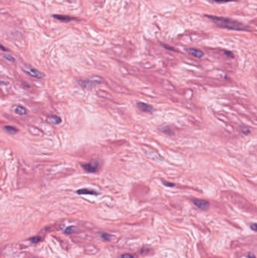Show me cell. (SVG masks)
I'll return each instance as SVG.
<instances>
[{
  "instance_id": "4fadbf2b",
  "label": "cell",
  "mask_w": 257,
  "mask_h": 258,
  "mask_svg": "<svg viewBox=\"0 0 257 258\" xmlns=\"http://www.w3.org/2000/svg\"><path fill=\"white\" fill-rule=\"evenodd\" d=\"M159 130L161 131H162L163 133L166 134L168 135L174 134V132H173V130H172L170 127H168V126H162V127H160Z\"/></svg>"
},
{
  "instance_id": "8992f818",
  "label": "cell",
  "mask_w": 257,
  "mask_h": 258,
  "mask_svg": "<svg viewBox=\"0 0 257 258\" xmlns=\"http://www.w3.org/2000/svg\"><path fill=\"white\" fill-rule=\"evenodd\" d=\"M136 106L138 108L140 111L144 112V113H152L154 109L152 107V106L149 105V104H147L146 103H143V102H138L136 104Z\"/></svg>"
},
{
  "instance_id": "7a4b0ae2",
  "label": "cell",
  "mask_w": 257,
  "mask_h": 258,
  "mask_svg": "<svg viewBox=\"0 0 257 258\" xmlns=\"http://www.w3.org/2000/svg\"><path fill=\"white\" fill-rule=\"evenodd\" d=\"M82 167L85 171L88 172V173H96L99 171L100 168V164L98 161L93 160L88 163L82 164Z\"/></svg>"
},
{
  "instance_id": "9a60e30c",
  "label": "cell",
  "mask_w": 257,
  "mask_h": 258,
  "mask_svg": "<svg viewBox=\"0 0 257 258\" xmlns=\"http://www.w3.org/2000/svg\"><path fill=\"white\" fill-rule=\"evenodd\" d=\"M101 238L103 239V240L109 241L111 240L112 237L109 234H107V233H103V234L101 235Z\"/></svg>"
},
{
  "instance_id": "d6986e66",
  "label": "cell",
  "mask_w": 257,
  "mask_h": 258,
  "mask_svg": "<svg viewBox=\"0 0 257 258\" xmlns=\"http://www.w3.org/2000/svg\"><path fill=\"white\" fill-rule=\"evenodd\" d=\"M162 183H163L164 185L166 186H169V187H173V186H175V184H173V183H170V182H165V181H163Z\"/></svg>"
},
{
  "instance_id": "3957f363",
  "label": "cell",
  "mask_w": 257,
  "mask_h": 258,
  "mask_svg": "<svg viewBox=\"0 0 257 258\" xmlns=\"http://www.w3.org/2000/svg\"><path fill=\"white\" fill-rule=\"evenodd\" d=\"M23 70L26 73H27L29 76L33 77L35 78H42L45 77V74L41 72L40 71L37 70L36 69L33 68V67H29V68H24Z\"/></svg>"
},
{
  "instance_id": "d4e9b609",
  "label": "cell",
  "mask_w": 257,
  "mask_h": 258,
  "mask_svg": "<svg viewBox=\"0 0 257 258\" xmlns=\"http://www.w3.org/2000/svg\"><path fill=\"white\" fill-rule=\"evenodd\" d=\"M248 257H249V258H256V257H255V255H254V254H248Z\"/></svg>"
},
{
  "instance_id": "6da1fadb",
  "label": "cell",
  "mask_w": 257,
  "mask_h": 258,
  "mask_svg": "<svg viewBox=\"0 0 257 258\" xmlns=\"http://www.w3.org/2000/svg\"><path fill=\"white\" fill-rule=\"evenodd\" d=\"M205 16L220 28L230 29V30H238V31H250L251 30L248 26L243 25L241 23L236 21L231 18L218 17V16L214 15Z\"/></svg>"
},
{
  "instance_id": "52a82bcc",
  "label": "cell",
  "mask_w": 257,
  "mask_h": 258,
  "mask_svg": "<svg viewBox=\"0 0 257 258\" xmlns=\"http://www.w3.org/2000/svg\"><path fill=\"white\" fill-rule=\"evenodd\" d=\"M186 51L188 54L192 55L195 57L197 58H201V57L204 56V52L201 51V50L196 48H186Z\"/></svg>"
},
{
  "instance_id": "30bf717a",
  "label": "cell",
  "mask_w": 257,
  "mask_h": 258,
  "mask_svg": "<svg viewBox=\"0 0 257 258\" xmlns=\"http://www.w3.org/2000/svg\"><path fill=\"white\" fill-rule=\"evenodd\" d=\"M48 121L52 125H60L62 122V119H61V118H60L57 115H53L48 118Z\"/></svg>"
},
{
  "instance_id": "9c48e42d",
  "label": "cell",
  "mask_w": 257,
  "mask_h": 258,
  "mask_svg": "<svg viewBox=\"0 0 257 258\" xmlns=\"http://www.w3.org/2000/svg\"><path fill=\"white\" fill-rule=\"evenodd\" d=\"M53 17L57 20H59L62 22H69L70 20L74 19V18L72 17H70V16L67 15H63V14H54Z\"/></svg>"
},
{
  "instance_id": "ffe728a7",
  "label": "cell",
  "mask_w": 257,
  "mask_h": 258,
  "mask_svg": "<svg viewBox=\"0 0 257 258\" xmlns=\"http://www.w3.org/2000/svg\"><path fill=\"white\" fill-rule=\"evenodd\" d=\"M74 229H75V227H68V228H66V229L65 230V232H66V233H69V234H70V233H72L74 232Z\"/></svg>"
},
{
  "instance_id": "7402d4cb",
  "label": "cell",
  "mask_w": 257,
  "mask_h": 258,
  "mask_svg": "<svg viewBox=\"0 0 257 258\" xmlns=\"http://www.w3.org/2000/svg\"><path fill=\"white\" fill-rule=\"evenodd\" d=\"M247 128H247V127H243V128L241 129V131L243 132V134H248L250 132V130H247Z\"/></svg>"
},
{
  "instance_id": "8fae6325",
  "label": "cell",
  "mask_w": 257,
  "mask_h": 258,
  "mask_svg": "<svg viewBox=\"0 0 257 258\" xmlns=\"http://www.w3.org/2000/svg\"><path fill=\"white\" fill-rule=\"evenodd\" d=\"M14 112H15L16 114H18L19 115H25L27 113V111L26 110V108H24L22 106H17L14 109Z\"/></svg>"
},
{
  "instance_id": "44dd1931",
  "label": "cell",
  "mask_w": 257,
  "mask_h": 258,
  "mask_svg": "<svg viewBox=\"0 0 257 258\" xmlns=\"http://www.w3.org/2000/svg\"><path fill=\"white\" fill-rule=\"evenodd\" d=\"M225 55H226V56H228V57H231V58H234V55H233V53L232 52H231V51H225Z\"/></svg>"
},
{
  "instance_id": "603a6c76",
  "label": "cell",
  "mask_w": 257,
  "mask_h": 258,
  "mask_svg": "<svg viewBox=\"0 0 257 258\" xmlns=\"http://www.w3.org/2000/svg\"><path fill=\"white\" fill-rule=\"evenodd\" d=\"M250 228L253 229V231H256L257 230V227H256V223H253V224L250 225Z\"/></svg>"
},
{
  "instance_id": "2e32d148",
  "label": "cell",
  "mask_w": 257,
  "mask_h": 258,
  "mask_svg": "<svg viewBox=\"0 0 257 258\" xmlns=\"http://www.w3.org/2000/svg\"><path fill=\"white\" fill-rule=\"evenodd\" d=\"M210 1H212V2H216V3H225V2H233V1H236V0H210Z\"/></svg>"
},
{
  "instance_id": "7c38bea8",
  "label": "cell",
  "mask_w": 257,
  "mask_h": 258,
  "mask_svg": "<svg viewBox=\"0 0 257 258\" xmlns=\"http://www.w3.org/2000/svg\"><path fill=\"white\" fill-rule=\"evenodd\" d=\"M5 131H6L7 133L10 134H15L18 132V130L15 127H13V126H11V125H6L4 127Z\"/></svg>"
},
{
  "instance_id": "ac0fdd59",
  "label": "cell",
  "mask_w": 257,
  "mask_h": 258,
  "mask_svg": "<svg viewBox=\"0 0 257 258\" xmlns=\"http://www.w3.org/2000/svg\"><path fill=\"white\" fill-rule=\"evenodd\" d=\"M41 238H40V237H33V238H31V239H30V241H31L32 242H33V243H37V242H40V241H41Z\"/></svg>"
},
{
  "instance_id": "5bb4252c",
  "label": "cell",
  "mask_w": 257,
  "mask_h": 258,
  "mask_svg": "<svg viewBox=\"0 0 257 258\" xmlns=\"http://www.w3.org/2000/svg\"><path fill=\"white\" fill-rule=\"evenodd\" d=\"M3 57L5 59L6 61H9V62H11V63H13L15 61V59H14V57H13L12 55H9V54H4V55H3Z\"/></svg>"
},
{
  "instance_id": "277c9868",
  "label": "cell",
  "mask_w": 257,
  "mask_h": 258,
  "mask_svg": "<svg viewBox=\"0 0 257 258\" xmlns=\"http://www.w3.org/2000/svg\"><path fill=\"white\" fill-rule=\"evenodd\" d=\"M194 205H195L196 207H198L199 209L203 210V211H206L210 207V202H208L206 200L203 199H192Z\"/></svg>"
},
{
  "instance_id": "e0dca14e",
  "label": "cell",
  "mask_w": 257,
  "mask_h": 258,
  "mask_svg": "<svg viewBox=\"0 0 257 258\" xmlns=\"http://www.w3.org/2000/svg\"><path fill=\"white\" fill-rule=\"evenodd\" d=\"M120 258H136V257L130 254H125L121 255Z\"/></svg>"
},
{
  "instance_id": "5b68a950",
  "label": "cell",
  "mask_w": 257,
  "mask_h": 258,
  "mask_svg": "<svg viewBox=\"0 0 257 258\" xmlns=\"http://www.w3.org/2000/svg\"><path fill=\"white\" fill-rule=\"evenodd\" d=\"M101 81H97L93 80V79H88V80H78V83L82 86V88H86V89H89L91 88L93 85L97 84L100 83Z\"/></svg>"
},
{
  "instance_id": "cb8c5ba5",
  "label": "cell",
  "mask_w": 257,
  "mask_h": 258,
  "mask_svg": "<svg viewBox=\"0 0 257 258\" xmlns=\"http://www.w3.org/2000/svg\"><path fill=\"white\" fill-rule=\"evenodd\" d=\"M162 45H163L164 47L165 48H168V49H169V50H171V51H175V49L173 48H172V47H170V46H168V45H164V44H162Z\"/></svg>"
},
{
  "instance_id": "484cf974",
  "label": "cell",
  "mask_w": 257,
  "mask_h": 258,
  "mask_svg": "<svg viewBox=\"0 0 257 258\" xmlns=\"http://www.w3.org/2000/svg\"><path fill=\"white\" fill-rule=\"evenodd\" d=\"M0 48H2V50H4V51H7V49L4 48V47H3V46H2V45H0Z\"/></svg>"
},
{
  "instance_id": "ba28073f",
  "label": "cell",
  "mask_w": 257,
  "mask_h": 258,
  "mask_svg": "<svg viewBox=\"0 0 257 258\" xmlns=\"http://www.w3.org/2000/svg\"><path fill=\"white\" fill-rule=\"evenodd\" d=\"M78 195H91V196H97L99 195V192L93 190H90V189H86V188H83V189H80V190H77L76 192Z\"/></svg>"
}]
</instances>
